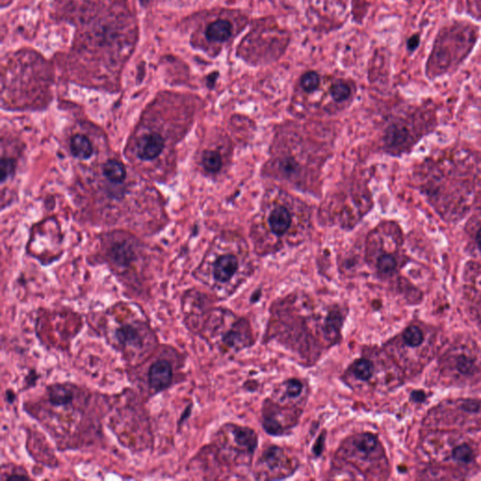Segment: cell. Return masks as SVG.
<instances>
[{
    "label": "cell",
    "mask_w": 481,
    "mask_h": 481,
    "mask_svg": "<svg viewBox=\"0 0 481 481\" xmlns=\"http://www.w3.org/2000/svg\"><path fill=\"white\" fill-rule=\"evenodd\" d=\"M172 368L167 360H158L151 366L148 370V383L156 391L167 388L172 381Z\"/></svg>",
    "instance_id": "obj_1"
},
{
    "label": "cell",
    "mask_w": 481,
    "mask_h": 481,
    "mask_svg": "<svg viewBox=\"0 0 481 481\" xmlns=\"http://www.w3.org/2000/svg\"><path fill=\"white\" fill-rule=\"evenodd\" d=\"M165 141L163 137L156 133H152L142 136L136 145L137 156L144 161L154 160L157 158L164 149Z\"/></svg>",
    "instance_id": "obj_2"
},
{
    "label": "cell",
    "mask_w": 481,
    "mask_h": 481,
    "mask_svg": "<svg viewBox=\"0 0 481 481\" xmlns=\"http://www.w3.org/2000/svg\"><path fill=\"white\" fill-rule=\"evenodd\" d=\"M238 269V260L233 255H224L217 259L214 266V276L220 282H227Z\"/></svg>",
    "instance_id": "obj_3"
},
{
    "label": "cell",
    "mask_w": 481,
    "mask_h": 481,
    "mask_svg": "<svg viewBox=\"0 0 481 481\" xmlns=\"http://www.w3.org/2000/svg\"><path fill=\"white\" fill-rule=\"evenodd\" d=\"M291 222L290 212L284 207H278L269 216V226L277 235H283L288 231Z\"/></svg>",
    "instance_id": "obj_4"
},
{
    "label": "cell",
    "mask_w": 481,
    "mask_h": 481,
    "mask_svg": "<svg viewBox=\"0 0 481 481\" xmlns=\"http://www.w3.org/2000/svg\"><path fill=\"white\" fill-rule=\"evenodd\" d=\"M232 25L228 20L219 19L208 25L206 31V37L212 42L222 43L230 37Z\"/></svg>",
    "instance_id": "obj_5"
},
{
    "label": "cell",
    "mask_w": 481,
    "mask_h": 481,
    "mask_svg": "<svg viewBox=\"0 0 481 481\" xmlns=\"http://www.w3.org/2000/svg\"><path fill=\"white\" fill-rule=\"evenodd\" d=\"M49 401L55 406H65L72 403L74 394L72 390L65 384H54L49 389Z\"/></svg>",
    "instance_id": "obj_6"
},
{
    "label": "cell",
    "mask_w": 481,
    "mask_h": 481,
    "mask_svg": "<svg viewBox=\"0 0 481 481\" xmlns=\"http://www.w3.org/2000/svg\"><path fill=\"white\" fill-rule=\"evenodd\" d=\"M233 434H234L235 441L236 443L239 444L242 447H244L246 450L252 453L258 443V438L256 433L248 429V428H240L237 427L233 430Z\"/></svg>",
    "instance_id": "obj_7"
},
{
    "label": "cell",
    "mask_w": 481,
    "mask_h": 481,
    "mask_svg": "<svg viewBox=\"0 0 481 481\" xmlns=\"http://www.w3.org/2000/svg\"><path fill=\"white\" fill-rule=\"evenodd\" d=\"M71 151L75 157L87 159L93 155V147L86 136L75 135L71 141Z\"/></svg>",
    "instance_id": "obj_8"
},
{
    "label": "cell",
    "mask_w": 481,
    "mask_h": 481,
    "mask_svg": "<svg viewBox=\"0 0 481 481\" xmlns=\"http://www.w3.org/2000/svg\"><path fill=\"white\" fill-rule=\"evenodd\" d=\"M103 171L106 179L115 184L123 183L126 177L125 167L121 162L117 160L107 161L104 166Z\"/></svg>",
    "instance_id": "obj_9"
},
{
    "label": "cell",
    "mask_w": 481,
    "mask_h": 481,
    "mask_svg": "<svg viewBox=\"0 0 481 481\" xmlns=\"http://www.w3.org/2000/svg\"><path fill=\"white\" fill-rule=\"evenodd\" d=\"M116 338L124 345H140L141 336L136 327L133 325H124L116 331Z\"/></svg>",
    "instance_id": "obj_10"
},
{
    "label": "cell",
    "mask_w": 481,
    "mask_h": 481,
    "mask_svg": "<svg viewBox=\"0 0 481 481\" xmlns=\"http://www.w3.org/2000/svg\"><path fill=\"white\" fill-rule=\"evenodd\" d=\"M409 132L402 125H392L386 133V142L390 146L402 147L407 144Z\"/></svg>",
    "instance_id": "obj_11"
},
{
    "label": "cell",
    "mask_w": 481,
    "mask_h": 481,
    "mask_svg": "<svg viewBox=\"0 0 481 481\" xmlns=\"http://www.w3.org/2000/svg\"><path fill=\"white\" fill-rule=\"evenodd\" d=\"M378 439L370 433H364L355 439V445L359 450L365 454H370L375 450L378 446Z\"/></svg>",
    "instance_id": "obj_12"
},
{
    "label": "cell",
    "mask_w": 481,
    "mask_h": 481,
    "mask_svg": "<svg viewBox=\"0 0 481 481\" xmlns=\"http://www.w3.org/2000/svg\"><path fill=\"white\" fill-rule=\"evenodd\" d=\"M202 165L208 172H218L222 166L221 156L214 151H207L202 156Z\"/></svg>",
    "instance_id": "obj_13"
},
{
    "label": "cell",
    "mask_w": 481,
    "mask_h": 481,
    "mask_svg": "<svg viewBox=\"0 0 481 481\" xmlns=\"http://www.w3.org/2000/svg\"><path fill=\"white\" fill-rule=\"evenodd\" d=\"M352 371L359 380L367 381L372 375L373 367L369 360L360 359L352 366Z\"/></svg>",
    "instance_id": "obj_14"
},
{
    "label": "cell",
    "mask_w": 481,
    "mask_h": 481,
    "mask_svg": "<svg viewBox=\"0 0 481 481\" xmlns=\"http://www.w3.org/2000/svg\"><path fill=\"white\" fill-rule=\"evenodd\" d=\"M403 340L411 347L419 346L424 340V336L418 327L410 326L403 333Z\"/></svg>",
    "instance_id": "obj_15"
},
{
    "label": "cell",
    "mask_w": 481,
    "mask_h": 481,
    "mask_svg": "<svg viewBox=\"0 0 481 481\" xmlns=\"http://www.w3.org/2000/svg\"><path fill=\"white\" fill-rule=\"evenodd\" d=\"M330 93H331V95H332L334 99L338 101V102H341V101L347 99L350 96L351 89L344 82L338 81V82L334 83L332 86H331Z\"/></svg>",
    "instance_id": "obj_16"
},
{
    "label": "cell",
    "mask_w": 481,
    "mask_h": 481,
    "mask_svg": "<svg viewBox=\"0 0 481 481\" xmlns=\"http://www.w3.org/2000/svg\"><path fill=\"white\" fill-rule=\"evenodd\" d=\"M319 85H320V76L315 72L306 73L301 78V86L308 93L314 92L315 89L318 88Z\"/></svg>",
    "instance_id": "obj_17"
},
{
    "label": "cell",
    "mask_w": 481,
    "mask_h": 481,
    "mask_svg": "<svg viewBox=\"0 0 481 481\" xmlns=\"http://www.w3.org/2000/svg\"><path fill=\"white\" fill-rule=\"evenodd\" d=\"M284 454L281 449L278 447H271L270 449L264 453V461L268 464V466L272 470H275L278 467V464L281 463V459H283Z\"/></svg>",
    "instance_id": "obj_18"
},
{
    "label": "cell",
    "mask_w": 481,
    "mask_h": 481,
    "mask_svg": "<svg viewBox=\"0 0 481 481\" xmlns=\"http://www.w3.org/2000/svg\"><path fill=\"white\" fill-rule=\"evenodd\" d=\"M377 267L383 274H390L395 270L397 261L393 256L385 254L381 256L378 259Z\"/></svg>",
    "instance_id": "obj_19"
},
{
    "label": "cell",
    "mask_w": 481,
    "mask_h": 481,
    "mask_svg": "<svg viewBox=\"0 0 481 481\" xmlns=\"http://www.w3.org/2000/svg\"><path fill=\"white\" fill-rule=\"evenodd\" d=\"M453 456H454V459L456 460L457 462L467 463L472 462V460L474 459V453H473V450L470 446L463 444V445L457 447L456 449L454 450Z\"/></svg>",
    "instance_id": "obj_20"
},
{
    "label": "cell",
    "mask_w": 481,
    "mask_h": 481,
    "mask_svg": "<svg viewBox=\"0 0 481 481\" xmlns=\"http://www.w3.org/2000/svg\"><path fill=\"white\" fill-rule=\"evenodd\" d=\"M14 172V162L12 159L3 158L1 161V183H4Z\"/></svg>",
    "instance_id": "obj_21"
},
{
    "label": "cell",
    "mask_w": 481,
    "mask_h": 481,
    "mask_svg": "<svg viewBox=\"0 0 481 481\" xmlns=\"http://www.w3.org/2000/svg\"><path fill=\"white\" fill-rule=\"evenodd\" d=\"M264 427H265L267 432L271 433V434H274V435H278L282 432V428H281V426L279 425L278 421L274 419V418H271V417L266 418L265 421H264Z\"/></svg>",
    "instance_id": "obj_22"
},
{
    "label": "cell",
    "mask_w": 481,
    "mask_h": 481,
    "mask_svg": "<svg viewBox=\"0 0 481 481\" xmlns=\"http://www.w3.org/2000/svg\"><path fill=\"white\" fill-rule=\"evenodd\" d=\"M457 366H458V370L463 373H470L474 369L473 361L470 358L464 357V356L459 358Z\"/></svg>",
    "instance_id": "obj_23"
},
{
    "label": "cell",
    "mask_w": 481,
    "mask_h": 481,
    "mask_svg": "<svg viewBox=\"0 0 481 481\" xmlns=\"http://www.w3.org/2000/svg\"><path fill=\"white\" fill-rule=\"evenodd\" d=\"M286 386H287L288 394L291 397H296L302 391V383L297 380H290L286 383Z\"/></svg>",
    "instance_id": "obj_24"
},
{
    "label": "cell",
    "mask_w": 481,
    "mask_h": 481,
    "mask_svg": "<svg viewBox=\"0 0 481 481\" xmlns=\"http://www.w3.org/2000/svg\"><path fill=\"white\" fill-rule=\"evenodd\" d=\"M285 162H286V163H284L283 164L284 171H286V172L289 173V174L294 172L296 166H295V164L293 163V161L289 160L285 161Z\"/></svg>",
    "instance_id": "obj_25"
},
{
    "label": "cell",
    "mask_w": 481,
    "mask_h": 481,
    "mask_svg": "<svg viewBox=\"0 0 481 481\" xmlns=\"http://www.w3.org/2000/svg\"><path fill=\"white\" fill-rule=\"evenodd\" d=\"M419 38H418L417 35L413 36V37L411 38V39L408 41V48L410 50H412V51L416 49V47H417L418 44H419Z\"/></svg>",
    "instance_id": "obj_26"
},
{
    "label": "cell",
    "mask_w": 481,
    "mask_h": 481,
    "mask_svg": "<svg viewBox=\"0 0 481 481\" xmlns=\"http://www.w3.org/2000/svg\"><path fill=\"white\" fill-rule=\"evenodd\" d=\"M475 239H476V243H477L478 247L481 248V228L478 229V231H477V233H476V238H475Z\"/></svg>",
    "instance_id": "obj_27"
}]
</instances>
